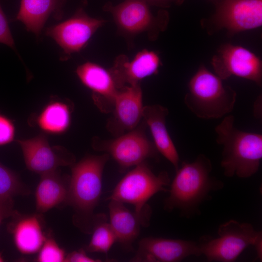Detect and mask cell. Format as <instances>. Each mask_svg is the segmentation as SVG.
Masks as SVG:
<instances>
[{
    "label": "cell",
    "instance_id": "6da1fadb",
    "mask_svg": "<svg viewBox=\"0 0 262 262\" xmlns=\"http://www.w3.org/2000/svg\"><path fill=\"white\" fill-rule=\"evenodd\" d=\"M212 169L211 160L204 154H199L192 162H183L170 184L164 209L169 212L179 210L186 217L198 213L210 193L224 187L222 181L211 176Z\"/></svg>",
    "mask_w": 262,
    "mask_h": 262
},
{
    "label": "cell",
    "instance_id": "7a4b0ae2",
    "mask_svg": "<svg viewBox=\"0 0 262 262\" xmlns=\"http://www.w3.org/2000/svg\"><path fill=\"white\" fill-rule=\"evenodd\" d=\"M110 156L87 155L71 166L66 205L74 211V225L82 232L91 234L102 191V174Z\"/></svg>",
    "mask_w": 262,
    "mask_h": 262
},
{
    "label": "cell",
    "instance_id": "3957f363",
    "mask_svg": "<svg viewBox=\"0 0 262 262\" xmlns=\"http://www.w3.org/2000/svg\"><path fill=\"white\" fill-rule=\"evenodd\" d=\"M234 116H226L215 128L223 150L221 166L227 177L248 178L257 172L262 158V135L237 128Z\"/></svg>",
    "mask_w": 262,
    "mask_h": 262
},
{
    "label": "cell",
    "instance_id": "277c9868",
    "mask_svg": "<svg viewBox=\"0 0 262 262\" xmlns=\"http://www.w3.org/2000/svg\"><path fill=\"white\" fill-rule=\"evenodd\" d=\"M223 80L201 65L190 79L184 102L187 108L199 118L223 117L233 109L236 92L225 85Z\"/></svg>",
    "mask_w": 262,
    "mask_h": 262
},
{
    "label": "cell",
    "instance_id": "5b68a950",
    "mask_svg": "<svg viewBox=\"0 0 262 262\" xmlns=\"http://www.w3.org/2000/svg\"><path fill=\"white\" fill-rule=\"evenodd\" d=\"M217 234V238L205 239L199 243L201 255L208 261L234 262L251 245L255 246L261 257L262 233L251 224L230 220L219 227Z\"/></svg>",
    "mask_w": 262,
    "mask_h": 262
},
{
    "label": "cell",
    "instance_id": "8992f818",
    "mask_svg": "<svg viewBox=\"0 0 262 262\" xmlns=\"http://www.w3.org/2000/svg\"><path fill=\"white\" fill-rule=\"evenodd\" d=\"M170 180L166 171L155 174L143 162L135 166L117 184L107 200L114 199L129 203L135 211L142 213L150 207L147 202L156 193L167 191Z\"/></svg>",
    "mask_w": 262,
    "mask_h": 262
},
{
    "label": "cell",
    "instance_id": "52a82bcc",
    "mask_svg": "<svg viewBox=\"0 0 262 262\" xmlns=\"http://www.w3.org/2000/svg\"><path fill=\"white\" fill-rule=\"evenodd\" d=\"M104 9L111 13L119 32L128 37L147 33L155 39L168 21L165 14L154 16L146 0H125L116 5L107 3Z\"/></svg>",
    "mask_w": 262,
    "mask_h": 262
},
{
    "label": "cell",
    "instance_id": "ba28073f",
    "mask_svg": "<svg viewBox=\"0 0 262 262\" xmlns=\"http://www.w3.org/2000/svg\"><path fill=\"white\" fill-rule=\"evenodd\" d=\"M144 120L133 130L113 139L102 140L96 137L93 147L98 151L111 156L122 169H126L158 155L154 143L147 138Z\"/></svg>",
    "mask_w": 262,
    "mask_h": 262
},
{
    "label": "cell",
    "instance_id": "9c48e42d",
    "mask_svg": "<svg viewBox=\"0 0 262 262\" xmlns=\"http://www.w3.org/2000/svg\"><path fill=\"white\" fill-rule=\"evenodd\" d=\"M105 22L103 19L90 17L81 7L71 17L48 28L46 34L62 49L61 59L66 60L71 54L83 49Z\"/></svg>",
    "mask_w": 262,
    "mask_h": 262
},
{
    "label": "cell",
    "instance_id": "30bf717a",
    "mask_svg": "<svg viewBox=\"0 0 262 262\" xmlns=\"http://www.w3.org/2000/svg\"><path fill=\"white\" fill-rule=\"evenodd\" d=\"M212 65L216 75L223 80L235 76L262 86V61L246 48L230 44L222 45L213 57Z\"/></svg>",
    "mask_w": 262,
    "mask_h": 262
},
{
    "label": "cell",
    "instance_id": "8fae6325",
    "mask_svg": "<svg viewBox=\"0 0 262 262\" xmlns=\"http://www.w3.org/2000/svg\"><path fill=\"white\" fill-rule=\"evenodd\" d=\"M16 141L21 147L27 168L41 175L75 163L73 154L62 147L50 146L43 134Z\"/></svg>",
    "mask_w": 262,
    "mask_h": 262
},
{
    "label": "cell",
    "instance_id": "7c38bea8",
    "mask_svg": "<svg viewBox=\"0 0 262 262\" xmlns=\"http://www.w3.org/2000/svg\"><path fill=\"white\" fill-rule=\"evenodd\" d=\"M211 22L230 34L260 27L262 0H224Z\"/></svg>",
    "mask_w": 262,
    "mask_h": 262
},
{
    "label": "cell",
    "instance_id": "4fadbf2b",
    "mask_svg": "<svg viewBox=\"0 0 262 262\" xmlns=\"http://www.w3.org/2000/svg\"><path fill=\"white\" fill-rule=\"evenodd\" d=\"M192 255H201L199 243L149 237L140 240L136 253L131 261L177 262Z\"/></svg>",
    "mask_w": 262,
    "mask_h": 262
},
{
    "label": "cell",
    "instance_id": "5bb4252c",
    "mask_svg": "<svg viewBox=\"0 0 262 262\" xmlns=\"http://www.w3.org/2000/svg\"><path fill=\"white\" fill-rule=\"evenodd\" d=\"M143 94L140 83L118 90L114 99L106 127L115 137L131 131L139 125L142 117Z\"/></svg>",
    "mask_w": 262,
    "mask_h": 262
},
{
    "label": "cell",
    "instance_id": "9a60e30c",
    "mask_svg": "<svg viewBox=\"0 0 262 262\" xmlns=\"http://www.w3.org/2000/svg\"><path fill=\"white\" fill-rule=\"evenodd\" d=\"M161 60L155 51L144 49L131 60L124 55L117 56L109 69L118 89L139 84L144 78L158 73Z\"/></svg>",
    "mask_w": 262,
    "mask_h": 262
},
{
    "label": "cell",
    "instance_id": "2e32d148",
    "mask_svg": "<svg viewBox=\"0 0 262 262\" xmlns=\"http://www.w3.org/2000/svg\"><path fill=\"white\" fill-rule=\"evenodd\" d=\"M76 73L81 82L92 91L95 103L100 110L111 112L119 89L109 69L87 62L79 66Z\"/></svg>",
    "mask_w": 262,
    "mask_h": 262
},
{
    "label": "cell",
    "instance_id": "e0dca14e",
    "mask_svg": "<svg viewBox=\"0 0 262 262\" xmlns=\"http://www.w3.org/2000/svg\"><path fill=\"white\" fill-rule=\"evenodd\" d=\"M110 224L124 248L128 251L133 249L132 244L138 237L141 226L149 225L151 210L142 212L130 211L123 203L114 199L109 200Z\"/></svg>",
    "mask_w": 262,
    "mask_h": 262
},
{
    "label": "cell",
    "instance_id": "ac0fdd59",
    "mask_svg": "<svg viewBox=\"0 0 262 262\" xmlns=\"http://www.w3.org/2000/svg\"><path fill=\"white\" fill-rule=\"evenodd\" d=\"M168 114L167 108L162 105H148L143 107L142 117L150 131L157 150L172 164L176 171L180 167V158L166 128Z\"/></svg>",
    "mask_w": 262,
    "mask_h": 262
},
{
    "label": "cell",
    "instance_id": "d6986e66",
    "mask_svg": "<svg viewBox=\"0 0 262 262\" xmlns=\"http://www.w3.org/2000/svg\"><path fill=\"white\" fill-rule=\"evenodd\" d=\"M9 229L17 249L24 254L39 251L47 237L43 231L40 216L22 215L16 211L11 216Z\"/></svg>",
    "mask_w": 262,
    "mask_h": 262
},
{
    "label": "cell",
    "instance_id": "ffe728a7",
    "mask_svg": "<svg viewBox=\"0 0 262 262\" xmlns=\"http://www.w3.org/2000/svg\"><path fill=\"white\" fill-rule=\"evenodd\" d=\"M66 0H21L15 20L21 22L29 32L38 37L50 15L60 19Z\"/></svg>",
    "mask_w": 262,
    "mask_h": 262
},
{
    "label": "cell",
    "instance_id": "44dd1931",
    "mask_svg": "<svg viewBox=\"0 0 262 262\" xmlns=\"http://www.w3.org/2000/svg\"><path fill=\"white\" fill-rule=\"evenodd\" d=\"M69 182L70 176L61 175L57 170L41 175L35 194L37 211L43 213L66 204Z\"/></svg>",
    "mask_w": 262,
    "mask_h": 262
},
{
    "label": "cell",
    "instance_id": "7402d4cb",
    "mask_svg": "<svg viewBox=\"0 0 262 262\" xmlns=\"http://www.w3.org/2000/svg\"><path fill=\"white\" fill-rule=\"evenodd\" d=\"M70 120L69 106L61 101H53L42 110L37 123L39 127L46 132L60 134L67 130Z\"/></svg>",
    "mask_w": 262,
    "mask_h": 262
},
{
    "label": "cell",
    "instance_id": "603a6c76",
    "mask_svg": "<svg viewBox=\"0 0 262 262\" xmlns=\"http://www.w3.org/2000/svg\"><path fill=\"white\" fill-rule=\"evenodd\" d=\"M91 233L92 236L86 251L102 253L107 256L111 247L117 241V238L105 214H96Z\"/></svg>",
    "mask_w": 262,
    "mask_h": 262
},
{
    "label": "cell",
    "instance_id": "cb8c5ba5",
    "mask_svg": "<svg viewBox=\"0 0 262 262\" xmlns=\"http://www.w3.org/2000/svg\"><path fill=\"white\" fill-rule=\"evenodd\" d=\"M30 193V189L18 176L0 163V199L13 198L16 196Z\"/></svg>",
    "mask_w": 262,
    "mask_h": 262
},
{
    "label": "cell",
    "instance_id": "d4e9b609",
    "mask_svg": "<svg viewBox=\"0 0 262 262\" xmlns=\"http://www.w3.org/2000/svg\"><path fill=\"white\" fill-rule=\"evenodd\" d=\"M66 256L65 250L54 239L47 238L39 250L36 260L39 262H63Z\"/></svg>",
    "mask_w": 262,
    "mask_h": 262
},
{
    "label": "cell",
    "instance_id": "484cf974",
    "mask_svg": "<svg viewBox=\"0 0 262 262\" xmlns=\"http://www.w3.org/2000/svg\"><path fill=\"white\" fill-rule=\"evenodd\" d=\"M15 128L12 121L0 114V146L12 142L15 137Z\"/></svg>",
    "mask_w": 262,
    "mask_h": 262
},
{
    "label": "cell",
    "instance_id": "4316f807",
    "mask_svg": "<svg viewBox=\"0 0 262 262\" xmlns=\"http://www.w3.org/2000/svg\"><path fill=\"white\" fill-rule=\"evenodd\" d=\"M0 43L7 45L17 52L8 22L0 4Z\"/></svg>",
    "mask_w": 262,
    "mask_h": 262
},
{
    "label": "cell",
    "instance_id": "83f0119b",
    "mask_svg": "<svg viewBox=\"0 0 262 262\" xmlns=\"http://www.w3.org/2000/svg\"><path fill=\"white\" fill-rule=\"evenodd\" d=\"M16 211L13 198L0 199V226L4 219L11 217Z\"/></svg>",
    "mask_w": 262,
    "mask_h": 262
},
{
    "label": "cell",
    "instance_id": "f1b7e54d",
    "mask_svg": "<svg viewBox=\"0 0 262 262\" xmlns=\"http://www.w3.org/2000/svg\"><path fill=\"white\" fill-rule=\"evenodd\" d=\"M101 261L89 257L83 249L73 251L66 255L65 262H98Z\"/></svg>",
    "mask_w": 262,
    "mask_h": 262
},
{
    "label": "cell",
    "instance_id": "f546056e",
    "mask_svg": "<svg viewBox=\"0 0 262 262\" xmlns=\"http://www.w3.org/2000/svg\"><path fill=\"white\" fill-rule=\"evenodd\" d=\"M4 261V259L2 256L1 254L0 253V262H2Z\"/></svg>",
    "mask_w": 262,
    "mask_h": 262
},
{
    "label": "cell",
    "instance_id": "4dcf8cb0",
    "mask_svg": "<svg viewBox=\"0 0 262 262\" xmlns=\"http://www.w3.org/2000/svg\"><path fill=\"white\" fill-rule=\"evenodd\" d=\"M147 1V2H150V1H154L155 0H146Z\"/></svg>",
    "mask_w": 262,
    "mask_h": 262
}]
</instances>
